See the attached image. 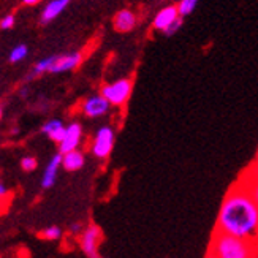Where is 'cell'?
<instances>
[{"label": "cell", "mask_w": 258, "mask_h": 258, "mask_svg": "<svg viewBox=\"0 0 258 258\" xmlns=\"http://www.w3.org/2000/svg\"><path fill=\"white\" fill-rule=\"evenodd\" d=\"M258 230L256 187L234 185L223 200L217 217V231L245 241H255Z\"/></svg>", "instance_id": "obj_1"}, {"label": "cell", "mask_w": 258, "mask_h": 258, "mask_svg": "<svg viewBox=\"0 0 258 258\" xmlns=\"http://www.w3.org/2000/svg\"><path fill=\"white\" fill-rule=\"evenodd\" d=\"M209 258H255L253 241H245L225 233H216L209 247Z\"/></svg>", "instance_id": "obj_2"}, {"label": "cell", "mask_w": 258, "mask_h": 258, "mask_svg": "<svg viewBox=\"0 0 258 258\" xmlns=\"http://www.w3.org/2000/svg\"><path fill=\"white\" fill-rule=\"evenodd\" d=\"M113 146H114V130L109 125L100 127L95 133L91 148L94 157H97L100 160H105L106 157H109L111 151H113Z\"/></svg>", "instance_id": "obj_3"}, {"label": "cell", "mask_w": 258, "mask_h": 258, "mask_svg": "<svg viewBox=\"0 0 258 258\" xmlns=\"http://www.w3.org/2000/svg\"><path fill=\"white\" fill-rule=\"evenodd\" d=\"M132 94V81L130 80H119L116 83H111L103 87L102 97L106 102L114 106H122Z\"/></svg>", "instance_id": "obj_4"}, {"label": "cell", "mask_w": 258, "mask_h": 258, "mask_svg": "<svg viewBox=\"0 0 258 258\" xmlns=\"http://www.w3.org/2000/svg\"><path fill=\"white\" fill-rule=\"evenodd\" d=\"M102 238L103 233L97 225H89L87 228H83L80 245L87 258H102V255L98 252V245L102 242Z\"/></svg>", "instance_id": "obj_5"}, {"label": "cell", "mask_w": 258, "mask_h": 258, "mask_svg": "<svg viewBox=\"0 0 258 258\" xmlns=\"http://www.w3.org/2000/svg\"><path fill=\"white\" fill-rule=\"evenodd\" d=\"M81 138H83V127L81 124L78 122H72L65 127V133H63V138L59 143V154H67V152H72L76 151L78 146L81 144Z\"/></svg>", "instance_id": "obj_6"}, {"label": "cell", "mask_w": 258, "mask_h": 258, "mask_svg": "<svg viewBox=\"0 0 258 258\" xmlns=\"http://www.w3.org/2000/svg\"><path fill=\"white\" fill-rule=\"evenodd\" d=\"M109 111V103L102 97V95H94L89 97L86 102L83 103V113L91 117V119H97L105 116Z\"/></svg>", "instance_id": "obj_7"}, {"label": "cell", "mask_w": 258, "mask_h": 258, "mask_svg": "<svg viewBox=\"0 0 258 258\" xmlns=\"http://www.w3.org/2000/svg\"><path fill=\"white\" fill-rule=\"evenodd\" d=\"M81 62V54L80 52H72V54H63V55H55L54 63L49 69V73H63L76 69Z\"/></svg>", "instance_id": "obj_8"}, {"label": "cell", "mask_w": 258, "mask_h": 258, "mask_svg": "<svg viewBox=\"0 0 258 258\" xmlns=\"http://www.w3.org/2000/svg\"><path fill=\"white\" fill-rule=\"evenodd\" d=\"M60 162H62V154H55L49 160V163L46 165V168H44L43 179H41L43 188H51L55 184V179H57L59 168H60Z\"/></svg>", "instance_id": "obj_9"}, {"label": "cell", "mask_w": 258, "mask_h": 258, "mask_svg": "<svg viewBox=\"0 0 258 258\" xmlns=\"http://www.w3.org/2000/svg\"><path fill=\"white\" fill-rule=\"evenodd\" d=\"M60 166L65 168L67 171H78L84 166V154L81 151H72L62 154V162Z\"/></svg>", "instance_id": "obj_10"}, {"label": "cell", "mask_w": 258, "mask_h": 258, "mask_svg": "<svg viewBox=\"0 0 258 258\" xmlns=\"http://www.w3.org/2000/svg\"><path fill=\"white\" fill-rule=\"evenodd\" d=\"M72 0H51V2L44 7L41 13V22H49L57 18L62 11L70 5Z\"/></svg>", "instance_id": "obj_11"}, {"label": "cell", "mask_w": 258, "mask_h": 258, "mask_svg": "<svg viewBox=\"0 0 258 258\" xmlns=\"http://www.w3.org/2000/svg\"><path fill=\"white\" fill-rule=\"evenodd\" d=\"M41 132H43L44 135H48V137H49L52 141H55V143L59 144V143L62 141V138H63L65 127H63V124H62V120H59V119H51V120H48L46 124L43 125Z\"/></svg>", "instance_id": "obj_12"}, {"label": "cell", "mask_w": 258, "mask_h": 258, "mask_svg": "<svg viewBox=\"0 0 258 258\" xmlns=\"http://www.w3.org/2000/svg\"><path fill=\"white\" fill-rule=\"evenodd\" d=\"M176 19H177V10L174 7H166L162 11H159V15L155 16L154 26H155V29L165 30Z\"/></svg>", "instance_id": "obj_13"}, {"label": "cell", "mask_w": 258, "mask_h": 258, "mask_svg": "<svg viewBox=\"0 0 258 258\" xmlns=\"http://www.w3.org/2000/svg\"><path fill=\"white\" fill-rule=\"evenodd\" d=\"M135 22H137V19H135V15L132 11L122 10V11H119L114 19V27L120 32H128L135 27Z\"/></svg>", "instance_id": "obj_14"}, {"label": "cell", "mask_w": 258, "mask_h": 258, "mask_svg": "<svg viewBox=\"0 0 258 258\" xmlns=\"http://www.w3.org/2000/svg\"><path fill=\"white\" fill-rule=\"evenodd\" d=\"M197 4L198 0H181L179 2V7L176 8L177 10V15L179 16H188L194 13V10L197 8Z\"/></svg>", "instance_id": "obj_15"}, {"label": "cell", "mask_w": 258, "mask_h": 258, "mask_svg": "<svg viewBox=\"0 0 258 258\" xmlns=\"http://www.w3.org/2000/svg\"><path fill=\"white\" fill-rule=\"evenodd\" d=\"M62 230L59 228V227H55V225H52V227H48V228H44L41 233H40V236L43 238V239H46V241H57V239H60L62 238Z\"/></svg>", "instance_id": "obj_16"}, {"label": "cell", "mask_w": 258, "mask_h": 258, "mask_svg": "<svg viewBox=\"0 0 258 258\" xmlns=\"http://www.w3.org/2000/svg\"><path fill=\"white\" fill-rule=\"evenodd\" d=\"M29 49L26 44H18V46H15L13 49H11L10 52V62H21L22 59H26Z\"/></svg>", "instance_id": "obj_17"}, {"label": "cell", "mask_w": 258, "mask_h": 258, "mask_svg": "<svg viewBox=\"0 0 258 258\" xmlns=\"http://www.w3.org/2000/svg\"><path fill=\"white\" fill-rule=\"evenodd\" d=\"M37 159L35 157H22V160H21V166H22V170L24 171H33V170H37Z\"/></svg>", "instance_id": "obj_18"}, {"label": "cell", "mask_w": 258, "mask_h": 258, "mask_svg": "<svg viewBox=\"0 0 258 258\" xmlns=\"http://www.w3.org/2000/svg\"><path fill=\"white\" fill-rule=\"evenodd\" d=\"M181 26H182V18H177L176 21H173L170 26H168L163 32L166 33V35H174V33L181 29Z\"/></svg>", "instance_id": "obj_19"}, {"label": "cell", "mask_w": 258, "mask_h": 258, "mask_svg": "<svg viewBox=\"0 0 258 258\" xmlns=\"http://www.w3.org/2000/svg\"><path fill=\"white\" fill-rule=\"evenodd\" d=\"M15 26V16L13 15H7L2 21H0V27H2L4 30H8Z\"/></svg>", "instance_id": "obj_20"}, {"label": "cell", "mask_w": 258, "mask_h": 258, "mask_svg": "<svg viewBox=\"0 0 258 258\" xmlns=\"http://www.w3.org/2000/svg\"><path fill=\"white\" fill-rule=\"evenodd\" d=\"M83 231V227L80 225V223H72L70 225V233L72 234H81Z\"/></svg>", "instance_id": "obj_21"}, {"label": "cell", "mask_w": 258, "mask_h": 258, "mask_svg": "<svg viewBox=\"0 0 258 258\" xmlns=\"http://www.w3.org/2000/svg\"><path fill=\"white\" fill-rule=\"evenodd\" d=\"M7 195H8V190H7V187H5L4 184H0V200L5 198Z\"/></svg>", "instance_id": "obj_22"}, {"label": "cell", "mask_w": 258, "mask_h": 258, "mask_svg": "<svg viewBox=\"0 0 258 258\" xmlns=\"http://www.w3.org/2000/svg\"><path fill=\"white\" fill-rule=\"evenodd\" d=\"M24 2H26L27 5H33V4H37V2H40V0H24Z\"/></svg>", "instance_id": "obj_23"}, {"label": "cell", "mask_w": 258, "mask_h": 258, "mask_svg": "<svg viewBox=\"0 0 258 258\" xmlns=\"http://www.w3.org/2000/svg\"><path fill=\"white\" fill-rule=\"evenodd\" d=\"M0 117H2V108H0Z\"/></svg>", "instance_id": "obj_24"}]
</instances>
